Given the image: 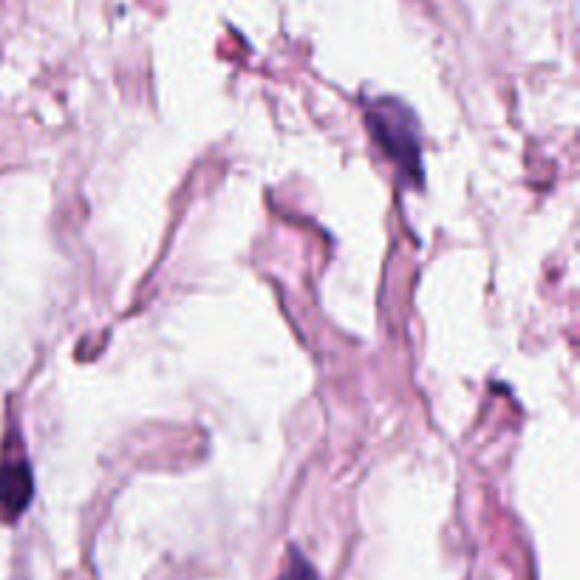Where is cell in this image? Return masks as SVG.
<instances>
[{
    "instance_id": "obj_1",
    "label": "cell",
    "mask_w": 580,
    "mask_h": 580,
    "mask_svg": "<svg viewBox=\"0 0 580 580\" xmlns=\"http://www.w3.org/2000/svg\"><path fill=\"white\" fill-rule=\"evenodd\" d=\"M365 119H368L371 136L382 148V153L397 165L405 179L419 184V179H422V136H419V122H416L414 111L405 102L380 97L368 105Z\"/></svg>"
},
{
    "instance_id": "obj_2",
    "label": "cell",
    "mask_w": 580,
    "mask_h": 580,
    "mask_svg": "<svg viewBox=\"0 0 580 580\" xmlns=\"http://www.w3.org/2000/svg\"><path fill=\"white\" fill-rule=\"evenodd\" d=\"M34 493V479L29 462H6L0 467V513L3 518H17L29 507Z\"/></svg>"
},
{
    "instance_id": "obj_3",
    "label": "cell",
    "mask_w": 580,
    "mask_h": 580,
    "mask_svg": "<svg viewBox=\"0 0 580 580\" xmlns=\"http://www.w3.org/2000/svg\"><path fill=\"white\" fill-rule=\"evenodd\" d=\"M281 580H320V578H317L315 566L309 564V561L300 555L298 549L292 547L289 549V561H286V566H283Z\"/></svg>"
}]
</instances>
